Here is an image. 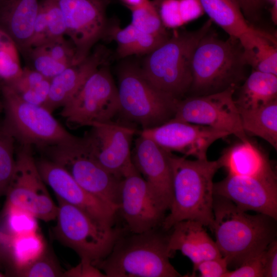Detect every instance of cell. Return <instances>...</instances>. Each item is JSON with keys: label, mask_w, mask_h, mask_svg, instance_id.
Segmentation results:
<instances>
[{"label": "cell", "mask_w": 277, "mask_h": 277, "mask_svg": "<svg viewBox=\"0 0 277 277\" xmlns=\"http://www.w3.org/2000/svg\"><path fill=\"white\" fill-rule=\"evenodd\" d=\"M0 32V81L8 83L18 76L23 68L19 64L17 50L13 43Z\"/></svg>", "instance_id": "obj_35"}, {"label": "cell", "mask_w": 277, "mask_h": 277, "mask_svg": "<svg viewBox=\"0 0 277 277\" xmlns=\"http://www.w3.org/2000/svg\"><path fill=\"white\" fill-rule=\"evenodd\" d=\"M4 274L0 272V277L4 276Z\"/></svg>", "instance_id": "obj_51"}, {"label": "cell", "mask_w": 277, "mask_h": 277, "mask_svg": "<svg viewBox=\"0 0 277 277\" xmlns=\"http://www.w3.org/2000/svg\"><path fill=\"white\" fill-rule=\"evenodd\" d=\"M50 80L27 66L21 74L8 83V85L24 101L34 105L44 106L50 88Z\"/></svg>", "instance_id": "obj_29"}, {"label": "cell", "mask_w": 277, "mask_h": 277, "mask_svg": "<svg viewBox=\"0 0 277 277\" xmlns=\"http://www.w3.org/2000/svg\"><path fill=\"white\" fill-rule=\"evenodd\" d=\"M140 134L167 152L200 160L207 159L208 149L214 142L229 135L225 131L173 118L158 126L144 129Z\"/></svg>", "instance_id": "obj_16"}, {"label": "cell", "mask_w": 277, "mask_h": 277, "mask_svg": "<svg viewBox=\"0 0 277 277\" xmlns=\"http://www.w3.org/2000/svg\"><path fill=\"white\" fill-rule=\"evenodd\" d=\"M211 230L228 266L239 267L264 251L276 236V220L258 213L251 215L230 200L214 195ZM236 267V268H237Z\"/></svg>", "instance_id": "obj_1"}, {"label": "cell", "mask_w": 277, "mask_h": 277, "mask_svg": "<svg viewBox=\"0 0 277 277\" xmlns=\"http://www.w3.org/2000/svg\"><path fill=\"white\" fill-rule=\"evenodd\" d=\"M15 274L22 277H55L64 276L54 255L46 248L38 258L16 271Z\"/></svg>", "instance_id": "obj_34"}, {"label": "cell", "mask_w": 277, "mask_h": 277, "mask_svg": "<svg viewBox=\"0 0 277 277\" xmlns=\"http://www.w3.org/2000/svg\"><path fill=\"white\" fill-rule=\"evenodd\" d=\"M172 172L173 196L169 213L161 227L168 231L176 223L187 220L199 222L211 229L213 222V179L219 161L188 160L169 153Z\"/></svg>", "instance_id": "obj_2"}, {"label": "cell", "mask_w": 277, "mask_h": 277, "mask_svg": "<svg viewBox=\"0 0 277 277\" xmlns=\"http://www.w3.org/2000/svg\"><path fill=\"white\" fill-rule=\"evenodd\" d=\"M275 38L265 32L255 36L250 45L243 49L247 65L253 70L277 75V48Z\"/></svg>", "instance_id": "obj_28"}, {"label": "cell", "mask_w": 277, "mask_h": 277, "mask_svg": "<svg viewBox=\"0 0 277 277\" xmlns=\"http://www.w3.org/2000/svg\"><path fill=\"white\" fill-rule=\"evenodd\" d=\"M106 52L98 47L82 62L67 67L50 80L48 97L44 107L51 112L64 106L78 91L88 76L104 64Z\"/></svg>", "instance_id": "obj_21"}, {"label": "cell", "mask_w": 277, "mask_h": 277, "mask_svg": "<svg viewBox=\"0 0 277 277\" xmlns=\"http://www.w3.org/2000/svg\"><path fill=\"white\" fill-rule=\"evenodd\" d=\"M1 84H2V82L0 81V107H1V105L2 104V96H1Z\"/></svg>", "instance_id": "obj_49"}, {"label": "cell", "mask_w": 277, "mask_h": 277, "mask_svg": "<svg viewBox=\"0 0 277 277\" xmlns=\"http://www.w3.org/2000/svg\"><path fill=\"white\" fill-rule=\"evenodd\" d=\"M277 100V75L253 70L234 100L240 109L259 108Z\"/></svg>", "instance_id": "obj_25"}, {"label": "cell", "mask_w": 277, "mask_h": 277, "mask_svg": "<svg viewBox=\"0 0 277 277\" xmlns=\"http://www.w3.org/2000/svg\"><path fill=\"white\" fill-rule=\"evenodd\" d=\"M228 264L223 256L206 260L193 268V273L199 271L202 277H223L228 271Z\"/></svg>", "instance_id": "obj_41"}, {"label": "cell", "mask_w": 277, "mask_h": 277, "mask_svg": "<svg viewBox=\"0 0 277 277\" xmlns=\"http://www.w3.org/2000/svg\"><path fill=\"white\" fill-rule=\"evenodd\" d=\"M217 160L228 174L276 179L266 155L250 140L227 148Z\"/></svg>", "instance_id": "obj_23"}, {"label": "cell", "mask_w": 277, "mask_h": 277, "mask_svg": "<svg viewBox=\"0 0 277 277\" xmlns=\"http://www.w3.org/2000/svg\"><path fill=\"white\" fill-rule=\"evenodd\" d=\"M156 2L148 1L140 6L129 8L131 24L138 30L155 35L168 34L161 19Z\"/></svg>", "instance_id": "obj_32"}, {"label": "cell", "mask_w": 277, "mask_h": 277, "mask_svg": "<svg viewBox=\"0 0 277 277\" xmlns=\"http://www.w3.org/2000/svg\"><path fill=\"white\" fill-rule=\"evenodd\" d=\"M24 58L29 65L28 67L49 80L68 67L54 60L43 46L32 48Z\"/></svg>", "instance_id": "obj_33"}, {"label": "cell", "mask_w": 277, "mask_h": 277, "mask_svg": "<svg viewBox=\"0 0 277 277\" xmlns=\"http://www.w3.org/2000/svg\"><path fill=\"white\" fill-rule=\"evenodd\" d=\"M208 20L193 31L175 33L148 54L142 68L143 76L160 91L175 98L188 92L192 82L191 59L201 38L209 31Z\"/></svg>", "instance_id": "obj_4"}, {"label": "cell", "mask_w": 277, "mask_h": 277, "mask_svg": "<svg viewBox=\"0 0 277 277\" xmlns=\"http://www.w3.org/2000/svg\"><path fill=\"white\" fill-rule=\"evenodd\" d=\"M169 153L152 140L141 134L135 140L131 153L134 166L165 211L169 209L173 196Z\"/></svg>", "instance_id": "obj_18"}, {"label": "cell", "mask_w": 277, "mask_h": 277, "mask_svg": "<svg viewBox=\"0 0 277 277\" xmlns=\"http://www.w3.org/2000/svg\"><path fill=\"white\" fill-rule=\"evenodd\" d=\"M91 127L83 137L87 152L104 168L122 179L134 166L130 147L136 130L112 121Z\"/></svg>", "instance_id": "obj_15"}, {"label": "cell", "mask_w": 277, "mask_h": 277, "mask_svg": "<svg viewBox=\"0 0 277 277\" xmlns=\"http://www.w3.org/2000/svg\"><path fill=\"white\" fill-rule=\"evenodd\" d=\"M12 235L0 230V245H7L10 241Z\"/></svg>", "instance_id": "obj_48"}, {"label": "cell", "mask_w": 277, "mask_h": 277, "mask_svg": "<svg viewBox=\"0 0 277 277\" xmlns=\"http://www.w3.org/2000/svg\"><path fill=\"white\" fill-rule=\"evenodd\" d=\"M159 12L165 28H175L184 25L180 11L179 0H163Z\"/></svg>", "instance_id": "obj_40"}, {"label": "cell", "mask_w": 277, "mask_h": 277, "mask_svg": "<svg viewBox=\"0 0 277 277\" xmlns=\"http://www.w3.org/2000/svg\"><path fill=\"white\" fill-rule=\"evenodd\" d=\"M7 224L11 235L38 231L37 218L29 211L13 206H5Z\"/></svg>", "instance_id": "obj_36"}, {"label": "cell", "mask_w": 277, "mask_h": 277, "mask_svg": "<svg viewBox=\"0 0 277 277\" xmlns=\"http://www.w3.org/2000/svg\"><path fill=\"white\" fill-rule=\"evenodd\" d=\"M43 149L49 160L65 169L85 190L116 212L122 179L108 171L88 153L82 137Z\"/></svg>", "instance_id": "obj_9"}, {"label": "cell", "mask_w": 277, "mask_h": 277, "mask_svg": "<svg viewBox=\"0 0 277 277\" xmlns=\"http://www.w3.org/2000/svg\"><path fill=\"white\" fill-rule=\"evenodd\" d=\"M11 235L10 242L6 246L10 250L15 271L38 258L47 248L38 231Z\"/></svg>", "instance_id": "obj_30"}, {"label": "cell", "mask_w": 277, "mask_h": 277, "mask_svg": "<svg viewBox=\"0 0 277 277\" xmlns=\"http://www.w3.org/2000/svg\"><path fill=\"white\" fill-rule=\"evenodd\" d=\"M120 109L117 87L106 65H100L62 107L61 115L74 126L112 121Z\"/></svg>", "instance_id": "obj_10"}, {"label": "cell", "mask_w": 277, "mask_h": 277, "mask_svg": "<svg viewBox=\"0 0 277 277\" xmlns=\"http://www.w3.org/2000/svg\"><path fill=\"white\" fill-rule=\"evenodd\" d=\"M235 88L203 95H192L177 102L174 119L209 127L249 140L243 128L233 95Z\"/></svg>", "instance_id": "obj_12"}, {"label": "cell", "mask_w": 277, "mask_h": 277, "mask_svg": "<svg viewBox=\"0 0 277 277\" xmlns=\"http://www.w3.org/2000/svg\"><path fill=\"white\" fill-rule=\"evenodd\" d=\"M264 277L277 276V241L273 240L263 254Z\"/></svg>", "instance_id": "obj_44"}, {"label": "cell", "mask_w": 277, "mask_h": 277, "mask_svg": "<svg viewBox=\"0 0 277 277\" xmlns=\"http://www.w3.org/2000/svg\"><path fill=\"white\" fill-rule=\"evenodd\" d=\"M57 200L56 238L94 265L104 259L126 231L104 223L83 210Z\"/></svg>", "instance_id": "obj_7"}, {"label": "cell", "mask_w": 277, "mask_h": 277, "mask_svg": "<svg viewBox=\"0 0 277 277\" xmlns=\"http://www.w3.org/2000/svg\"><path fill=\"white\" fill-rule=\"evenodd\" d=\"M15 141L2 124L0 126V197L6 195L14 174Z\"/></svg>", "instance_id": "obj_31"}, {"label": "cell", "mask_w": 277, "mask_h": 277, "mask_svg": "<svg viewBox=\"0 0 277 277\" xmlns=\"http://www.w3.org/2000/svg\"><path fill=\"white\" fill-rule=\"evenodd\" d=\"M213 193L230 200L243 211H253L277 219L276 179L228 174L214 183Z\"/></svg>", "instance_id": "obj_17"}, {"label": "cell", "mask_w": 277, "mask_h": 277, "mask_svg": "<svg viewBox=\"0 0 277 277\" xmlns=\"http://www.w3.org/2000/svg\"><path fill=\"white\" fill-rule=\"evenodd\" d=\"M263 252L247 259L234 270H228L223 277H264Z\"/></svg>", "instance_id": "obj_39"}, {"label": "cell", "mask_w": 277, "mask_h": 277, "mask_svg": "<svg viewBox=\"0 0 277 277\" xmlns=\"http://www.w3.org/2000/svg\"><path fill=\"white\" fill-rule=\"evenodd\" d=\"M66 276H96L106 275L89 261L81 259V262L75 267L64 272Z\"/></svg>", "instance_id": "obj_45"}, {"label": "cell", "mask_w": 277, "mask_h": 277, "mask_svg": "<svg viewBox=\"0 0 277 277\" xmlns=\"http://www.w3.org/2000/svg\"><path fill=\"white\" fill-rule=\"evenodd\" d=\"M49 41L48 28L45 10L39 2V8L33 28L31 48L41 46Z\"/></svg>", "instance_id": "obj_42"}, {"label": "cell", "mask_w": 277, "mask_h": 277, "mask_svg": "<svg viewBox=\"0 0 277 277\" xmlns=\"http://www.w3.org/2000/svg\"><path fill=\"white\" fill-rule=\"evenodd\" d=\"M125 3L129 8L136 7L142 5L149 0H121Z\"/></svg>", "instance_id": "obj_47"}, {"label": "cell", "mask_w": 277, "mask_h": 277, "mask_svg": "<svg viewBox=\"0 0 277 277\" xmlns=\"http://www.w3.org/2000/svg\"><path fill=\"white\" fill-rule=\"evenodd\" d=\"M118 78V113L126 119L144 129L161 125L174 117L179 99L152 85L140 68L125 65L120 69Z\"/></svg>", "instance_id": "obj_8"}, {"label": "cell", "mask_w": 277, "mask_h": 277, "mask_svg": "<svg viewBox=\"0 0 277 277\" xmlns=\"http://www.w3.org/2000/svg\"><path fill=\"white\" fill-rule=\"evenodd\" d=\"M179 8L184 24L198 18L204 13L200 0H179Z\"/></svg>", "instance_id": "obj_43"}, {"label": "cell", "mask_w": 277, "mask_h": 277, "mask_svg": "<svg viewBox=\"0 0 277 277\" xmlns=\"http://www.w3.org/2000/svg\"><path fill=\"white\" fill-rule=\"evenodd\" d=\"M159 228L134 233L125 231L110 253L94 266L108 277H179L170 263L173 253L168 235Z\"/></svg>", "instance_id": "obj_3"}, {"label": "cell", "mask_w": 277, "mask_h": 277, "mask_svg": "<svg viewBox=\"0 0 277 277\" xmlns=\"http://www.w3.org/2000/svg\"><path fill=\"white\" fill-rule=\"evenodd\" d=\"M245 17L255 19L261 7L262 0H236Z\"/></svg>", "instance_id": "obj_46"}, {"label": "cell", "mask_w": 277, "mask_h": 277, "mask_svg": "<svg viewBox=\"0 0 277 277\" xmlns=\"http://www.w3.org/2000/svg\"><path fill=\"white\" fill-rule=\"evenodd\" d=\"M40 3L46 13L49 38L48 43L64 37L66 32L65 22L55 0H40Z\"/></svg>", "instance_id": "obj_37"}, {"label": "cell", "mask_w": 277, "mask_h": 277, "mask_svg": "<svg viewBox=\"0 0 277 277\" xmlns=\"http://www.w3.org/2000/svg\"><path fill=\"white\" fill-rule=\"evenodd\" d=\"M199 222L187 220L171 228L168 247L173 254L180 251L192 262L194 267L203 261L222 256L216 244Z\"/></svg>", "instance_id": "obj_22"}, {"label": "cell", "mask_w": 277, "mask_h": 277, "mask_svg": "<svg viewBox=\"0 0 277 277\" xmlns=\"http://www.w3.org/2000/svg\"><path fill=\"white\" fill-rule=\"evenodd\" d=\"M66 27V34L74 45L79 63L107 33V0H55Z\"/></svg>", "instance_id": "obj_14"}, {"label": "cell", "mask_w": 277, "mask_h": 277, "mask_svg": "<svg viewBox=\"0 0 277 277\" xmlns=\"http://www.w3.org/2000/svg\"><path fill=\"white\" fill-rule=\"evenodd\" d=\"M1 96L5 110L3 124L21 146H35L43 149L78 138L68 132L45 107L24 101L3 82Z\"/></svg>", "instance_id": "obj_6"}, {"label": "cell", "mask_w": 277, "mask_h": 277, "mask_svg": "<svg viewBox=\"0 0 277 277\" xmlns=\"http://www.w3.org/2000/svg\"><path fill=\"white\" fill-rule=\"evenodd\" d=\"M200 1L212 22L222 28L230 38L238 41L243 48L256 35L264 32L248 23L236 0Z\"/></svg>", "instance_id": "obj_24"}, {"label": "cell", "mask_w": 277, "mask_h": 277, "mask_svg": "<svg viewBox=\"0 0 277 277\" xmlns=\"http://www.w3.org/2000/svg\"><path fill=\"white\" fill-rule=\"evenodd\" d=\"M40 0H0V32L24 57L32 48L31 38Z\"/></svg>", "instance_id": "obj_20"}, {"label": "cell", "mask_w": 277, "mask_h": 277, "mask_svg": "<svg viewBox=\"0 0 277 277\" xmlns=\"http://www.w3.org/2000/svg\"><path fill=\"white\" fill-rule=\"evenodd\" d=\"M43 46L54 60L67 67L80 63L74 45L70 40L67 41L64 37Z\"/></svg>", "instance_id": "obj_38"}, {"label": "cell", "mask_w": 277, "mask_h": 277, "mask_svg": "<svg viewBox=\"0 0 277 277\" xmlns=\"http://www.w3.org/2000/svg\"><path fill=\"white\" fill-rule=\"evenodd\" d=\"M247 135L260 137L277 150V100L252 109H238Z\"/></svg>", "instance_id": "obj_26"}, {"label": "cell", "mask_w": 277, "mask_h": 277, "mask_svg": "<svg viewBox=\"0 0 277 277\" xmlns=\"http://www.w3.org/2000/svg\"><path fill=\"white\" fill-rule=\"evenodd\" d=\"M36 164L44 182L56 197L104 223L114 225L116 211L85 190L63 167L49 159H42Z\"/></svg>", "instance_id": "obj_19"}, {"label": "cell", "mask_w": 277, "mask_h": 277, "mask_svg": "<svg viewBox=\"0 0 277 277\" xmlns=\"http://www.w3.org/2000/svg\"><path fill=\"white\" fill-rule=\"evenodd\" d=\"M110 34L117 44L119 57H125L133 54H148L158 47L170 36L143 32L131 24L124 28L114 26Z\"/></svg>", "instance_id": "obj_27"}, {"label": "cell", "mask_w": 277, "mask_h": 277, "mask_svg": "<svg viewBox=\"0 0 277 277\" xmlns=\"http://www.w3.org/2000/svg\"><path fill=\"white\" fill-rule=\"evenodd\" d=\"M117 207L131 233L159 228L165 217L166 211L134 166L121 180Z\"/></svg>", "instance_id": "obj_13"}, {"label": "cell", "mask_w": 277, "mask_h": 277, "mask_svg": "<svg viewBox=\"0 0 277 277\" xmlns=\"http://www.w3.org/2000/svg\"><path fill=\"white\" fill-rule=\"evenodd\" d=\"M270 2H271L273 5H274L275 4H277V0H269Z\"/></svg>", "instance_id": "obj_50"}, {"label": "cell", "mask_w": 277, "mask_h": 277, "mask_svg": "<svg viewBox=\"0 0 277 277\" xmlns=\"http://www.w3.org/2000/svg\"><path fill=\"white\" fill-rule=\"evenodd\" d=\"M46 185L31 147L22 146L15 156V170L6 194L5 206L24 209L45 222L55 220L57 206L51 199Z\"/></svg>", "instance_id": "obj_11"}, {"label": "cell", "mask_w": 277, "mask_h": 277, "mask_svg": "<svg viewBox=\"0 0 277 277\" xmlns=\"http://www.w3.org/2000/svg\"><path fill=\"white\" fill-rule=\"evenodd\" d=\"M246 64L240 42L219 38L207 32L199 41L191 59L192 82L189 91L203 95L236 88Z\"/></svg>", "instance_id": "obj_5"}]
</instances>
